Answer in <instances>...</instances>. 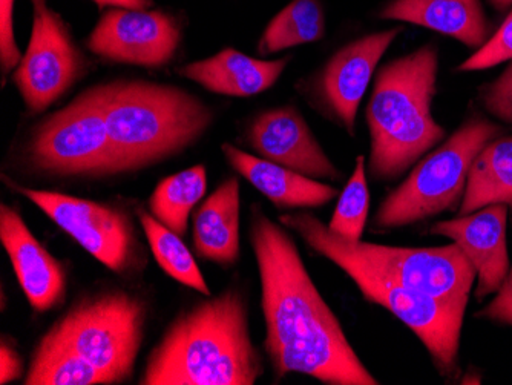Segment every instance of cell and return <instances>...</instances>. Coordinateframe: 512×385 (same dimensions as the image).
I'll return each mask as SVG.
<instances>
[{
  "label": "cell",
  "instance_id": "cell-1",
  "mask_svg": "<svg viewBox=\"0 0 512 385\" xmlns=\"http://www.w3.org/2000/svg\"><path fill=\"white\" fill-rule=\"evenodd\" d=\"M249 240L260 272L264 350L276 379L299 373L329 385L379 384L310 278L292 235L260 205L250 208Z\"/></svg>",
  "mask_w": 512,
  "mask_h": 385
},
{
  "label": "cell",
  "instance_id": "cell-2",
  "mask_svg": "<svg viewBox=\"0 0 512 385\" xmlns=\"http://www.w3.org/2000/svg\"><path fill=\"white\" fill-rule=\"evenodd\" d=\"M240 287L184 307L152 347L142 385H253L263 376Z\"/></svg>",
  "mask_w": 512,
  "mask_h": 385
},
{
  "label": "cell",
  "instance_id": "cell-3",
  "mask_svg": "<svg viewBox=\"0 0 512 385\" xmlns=\"http://www.w3.org/2000/svg\"><path fill=\"white\" fill-rule=\"evenodd\" d=\"M92 88L122 175L178 157L200 142L214 123L211 106L180 86L112 80Z\"/></svg>",
  "mask_w": 512,
  "mask_h": 385
},
{
  "label": "cell",
  "instance_id": "cell-4",
  "mask_svg": "<svg viewBox=\"0 0 512 385\" xmlns=\"http://www.w3.org/2000/svg\"><path fill=\"white\" fill-rule=\"evenodd\" d=\"M279 223L299 235L313 252L344 270L365 300L385 307L410 327L424 343L440 375H457L460 335L470 297L437 298L404 286L358 257L344 238L333 234L327 224L310 212H286L279 215Z\"/></svg>",
  "mask_w": 512,
  "mask_h": 385
},
{
  "label": "cell",
  "instance_id": "cell-5",
  "mask_svg": "<svg viewBox=\"0 0 512 385\" xmlns=\"http://www.w3.org/2000/svg\"><path fill=\"white\" fill-rule=\"evenodd\" d=\"M439 56L431 45L381 68L367 106L370 174L393 180L444 139L431 116Z\"/></svg>",
  "mask_w": 512,
  "mask_h": 385
},
{
  "label": "cell",
  "instance_id": "cell-6",
  "mask_svg": "<svg viewBox=\"0 0 512 385\" xmlns=\"http://www.w3.org/2000/svg\"><path fill=\"white\" fill-rule=\"evenodd\" d=\"M149 316L145 293L103 286L77 297L50 332L96 366L109 384H125L134 375Z\"/></svg>",
  "mask_w": 512,
  "mask_h": 385
},
{
  "label": "cell",
  "instance_id": "cell-7",
  "mask_svg": "<svg viewBox=\"0 0 512 385\" xmlns=\"http://www.w3.org/2000/svg\"><path fill=\"white\" fill-rule=\"evenodd\" d=\"M31 174L50 180H103L122 175L94 88L34 126L23 146Z\"/></svg>",
  "mask_w": 512,
  "mask_h": 385
},
{
  "label": "cell",
  "instance_id": "cell-8",
  "mask_svg": "<svg viewBox=\"0 0 512 385\" xmlns=\"http://www.w3.org/2000/svg\"><path fill=\"white\" fill-rule=\"evenodd\" d=\"M502 131V126L480 117L463 123L382 201L373 218L375 229L404 228L453 211L465 192L474 158Z\"/></svg>",
  "mask_w": 512,
  "mask_h": 385
},
{
  "label": "cell",
  "instance_id": "cell-9",
  "mask_svg": "<svg viewBox=\"0 0 512 385\" xmlns=\"http://www.w3.org/2000/svg\"><path fill=\"white\" fill-rule=\"evenodd\" d=\"M8 189L36 205L57 228L73 238L83 251L112 274L126 281L138 280L148 267V254L140 237L135 208L117 201H97L57 191L20 185L2 175Z\"/></svg>",
  "mask_w": 512,
  "mask_h": 385
},
{
  "label": "cell",
  "instance_id": "cell-10",
  "mask_svg": "<svg viewBox=\"0 0 512 385\" xmlns=\"http://www.w3.org/2000/svg\"><path fill=\"white\" fill-rule=\"evenodd\" d=\"M33 2L30 43L13 83L30 114H42L88 74L89 60L77 47L65 20L46 0Z\"/></svg>",
  "mask_w": 512,
  "mask_h": 385
},
{
  "label": "cell",
  "instance_id": "cell-11",
  "mask_svg": "<svg viewBox=\"0 0 512 385\" xmlns=\"http://www.w3.org/2000/svg\"><path fill=\"white\" fill-rule=\"evenodd\" d=\"M181 40L180 24L171 14L111 8L89 34L86 47L105 62L158 70L175 59Z\"/></svg>",
  "mask_w": 512,
  "mask_h": 385
},
{
  "label": "cell",
  "instance_id": "cell-12",
  "mask_svg": "<svg viewBox=\"0 0 512 385\" xmlns=\"http://www.w3.org/2000/svg\"><path fill=\"white\" fill-rule=\"evenodd\" d=\"M345 243L362 260L410 289L437 298L470 297L476 270L457 244L405 249L362 240Z\"/></svg>",
  "mask_w": 512,
  "mask_h": 385
},
{
  "label": "cell",
  "instance_id": "cell-13",
  "mask_svg": "<svg viewBox=\"0 0 512 385\" xmlns=\"http://www.w3.org/2000/svg\"><path fill=\"white\" fill-rule=\"evenodd\" d=\"M401 28L382 31L348 43L333 54L310 82L313 105L355 137L356 116L378 63Z\"/></svg>",
  "mask_w": 512,
  "mask_h": 385
},
{
  "label": "cell",
  "instance_id": "cell-14",
  "mask_svg": "<svg viewBox=\"0 0 512 385\" xmlns=\"http://www.w3.org/2000/svg\"><path fill=\"white\" fill-rule=\"evenodd\" d=\"M0 243L4 246L17 283L36 313L60 309L68 295V270L28 228L19 209L2 201Z\"/></svg>",
  "mask_w": 512,
  "mask_h": 385
},
{
  "label": "cell",
  "instance_id": "cell-15",
  "mask_svg": "<svg viewBox=\"0 0 512 385\" xmlns=\"http://www.w3.org/2000/svg\"><path fill=\"white\" fill-rule=\"evenodd\" d=\"M247 143L261 158L306 177L319 181L341 178L295 106L261 112L247 129Z\"/></svg>",
  "mask_w": 512,
  "mask_h": 385
},
{
  "label": "cell",
  "instance_id": "cell-16",
  "mask_svg": "<svg viewBox=\"0 0 512 385\" xmlns=\"http://www.w3.org/2000/svg\"><path fill=\"white\" fill-rule=\"evenodd\" d=\"M508 209L506 205L486 206L456 220L439 221L430 229L433 235L450 238L473 264L479 300L497 292L509 272Z\"/></svg>",
  "mask_w": 512,
  "mask_h": 385
},
{
  "label": "cell",
  "instance_id": "cell-17",
  "mask_svg": "<svg viewBox=\"0 0 512 385\" xmlns=\"http://www.w3.org/2000/svg\"><path fill=\"white\" fill-rule=\"evenodd\" d=\"M221 149L227 165L281 211L321 208L339 195L335 186L247 154L237 146L224 143Z\"/></svg>",
  "mask_w": 512,
  "mask_h": 385
},
{
  "label": "cell",
  "instance_id": "cell-18",
  "mask_svg": "<svg viewBox=\"0 0 512 385\" xmlns=\"http://www.w3.org/2000/svg\"><path fill=\"white\" fill-rule=\"evenodd\" d=\"M240 215V181L229 177L204 197L192 214V243L197 258L223 269L235 266L241 257Z\"/></svg>",
  "mask_w": 512,
  "mask_h": 385
},
{
  "label": "cell",
  "instance_id": "cell-19",
  "mask_svg": "<svg viewBox=\"0 0 512 385\" xmlns=\"http://www.w3.org/2000/svg\"><path fill=\"white\" fill-rule=\"evenodd\" d=\"M290 57L260 60L234 48H226L209 59L178 68V74L203 86L209 93L230 97H252L272 88L283 76Z\"/></svg>",
  "mask_w": 512,
  "mask_h": 385
},
{
  "label": "cell",
  "instance_id": "cell-20",
  "mask_svg": "<svg viewBox=\"0 0 512 385\" xmlns=\"http://www.w3.org/2000/svg\"><path fill=\"white\" fill-rule=\"evenodd\" d=\"M381 17L437 31L477 50L491 30L480 0H393Z\"/></svg>",
  "mask_w": 512,
  "mask_h": 385
},
{
  "label": "cell",
  "instance_id": "cell-21",
  "mask_svg": "<svg viewBox=\"0 0 512 385\" xmlns=\"http://www.w3.org/2000/svg\"><path fill=\"white\" fill-rule=\"evenodd\" d=\"M491 205L512 209V137L491 140L474 158L460 215L473 214Z\"/></svg>",
  "mask_w": 512,
  "mask_h": 385
},
{
  "label": "cell",
  "instance_id": "cell-22",
  "mask_svg": "<svg viewBox=\"0 0 512 385\" xmlns=\"http://www.w3.org/2000/svg\"><path fill=\"white\" fill-rule=\"evenodd\" d=\"M22 384L111 385L96 366L50 330L33 350Z\"/></svg>",
  "mask_w": 512,
  "mask_h": 385
},
{
  "label": "cell",
  "instance_id": "cell-23",
  "mask_svg": "<svg viewBox=\"0 0 512 385\" xmlns=\"http://www.w3.org/2000/svg\"><path fill=\"white\" fill-rule=\"evenodd\" d=\"M207 169L192 166L169 175L155 186L148 198V211L166 228L180 237H186L192 214L206 197Z\"/></svg>",
  "mask_w": 512,
  "mask_h": 385
},
{
  "label": "cell",
  "instance_id": "cell-24",
  "mask_svg": "<svg viewBox=\"0 0 512 385\" xmlns=\"http://www.w3.org/2000/svg\"><path fill=\"white\" fill-rule=\"evenodd\" d=\"M135 214L148 241L149 251L161 270L172 280L201 293L204 297L212 295L211 287L198 266L197 258L184 243V238L152 217L148 209L137 206Z\"/></svg>",
  "mask_w": 512,
  "mask_h": 385
},
{
  "label": "cell",
  "instance_id": "cell-25",
  "mask_svg": "<svg viewBox=\"0 0 512 385\" xmlns=\"http://www.w3.org/2000/svg\"><path fill=\"white\" fill-rule=\"evenodd\" d=\"M325 20L319 0H293L273 17L258 43L260 54L318 42L324 37Z\"/></svg>",
  "mask_w": 512,
  "mask_h": 385
},
{
  "label": "cell",
  "instance_id": "cell-26",
  "mask_svg": "<svg viewBox=\"0 0 512 385\" xmlns=\"http://www.w3.org/2000/svg\"><path fill=\"white\" fill-rule=\"evenodd\" d=\"M370 209V191H368L365 158L359 155L352 177L347 181L344 191L339 194L338 205L332 220L327 224L333 234L347 241L362 240Z\"/></svg>",
  "mask_w": 512,
  "mask_h": 385
},
{
  "label": "cell",
  "instance_id": "cell-27",
  "mask_svg": "<svg viewBox=\"0 0 512 385\" xmlns=\"http://www.w3.org/2000/svg\"><path fill=\"white\" fill-rule=\"evenodd\" d=\"M512 60V11L502 27L459 66V71H482Z\"/></svg>",
  "mask_w": 512,
  "mask_h": 385
},
{
  "label": "cell",
  "instance_id": "cell-28",
  "mask_svg": "<svg viewBox=\"0 0 512 385\" xmlns=\"http://www.w3.org/2000/svg\"><path fill=\"white\" fill-rule=\"evenodd\" d=\"M483 106L494 117L512 125V63L499 79L483 86L480 91Z\"/></svg>",
  "mask_w": 512,
  "mask_h": 385
},
{
  "label": "cell",
  "instance_id": "cell-29",
  "mask_svg": "<svg viewBox=\"0 0 512 385\" xmlns=\"http://www.w3.org/2000/svg\"><path fill=\"white\" fill-rule=\"evenodd\" d=\"M14 0H0V68L2 77L16 70L22 60L14 36Z\"/></svg>",
  "mask_w": 512,
  "mask_h": 385
},
{
  "label": "cell",
  "instance_id": "cell-30",
  "mask_svg": "<svg viewBox=\"0 0 512 385\" xmlns=\"http://www.w3.org/2000/svg\"><path fill=\"white\" fill-rule=\"evenodd\" d=\"M28 367L25 359L17 350L16 344L8 341L7 335H2L0 341V384L7 385L11 382L23 381L27 375Z\"/></svg>",
  "mask_w": 512,
  "mask_h": 385
},
{
  "label": "cell",
  "instance_id": "cell-31",
  "mask_svg": "<svg viewBox=\"0 0 512 385\" xmlns=\"http://www.w3.org/2000/svg\"><path fill=\"white\" fill-rule=\"evenodd\" d=\"M477 316L493 323L512 326V267H509L505 281L497 290L496 298L485 309L480 310Z\"/></svg>",
  "mask_w": 512,
  "mask_h": 385
},
{
  "label": "cell",
  "instance_id": "cell-32",
  "mask_svg": "<svg viewBox=\"0 0 512 385\" xmlns=\"http://www.w3.org/2000/svg\"><path fill=\"white\" fill-rule=\"evenodd\" d=\"M100 8H131V10H146L152 7V0H92Z\"/></svg>",
  "mask_w": 512,
  "mask_h": 385
},
{
  "label": "cell",
  "instance_id": "cell-33",
  "mask_svg": "<svg viewBox=\"0 0 512 385\" xmlns=\"http://www.w3.org/2000/svg\"><path fill=\"white\" fill-rule=\"evenodd\" d=\"M497 11H505L508 10L512 5V0H488Z\"/></svg>",
  "mask_w": 512,
  "mask_h": 385
}]
</instances>
